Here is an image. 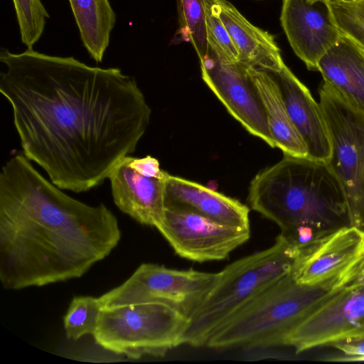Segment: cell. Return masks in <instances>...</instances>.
I'll use <instances>...</instances> for the list:
<instances>
[{
	"label": "cell",
	"instance_id": "29",
	"mask_svg": "<svg viewBox=\"0 0 364 364\" xmlns=\"http://www.w3.org/2000/svg\"><path fill=\"white\" fill-rule=\"evenodd\" d=\"M364 283V258L357 267L354 276L348 284H356Z\"/></svg>",
	"mask_w": 364,
	"mask_h": 364
},
{
	"label": "cell",
	"instance_id": "19",
	"mask_svg": "<svg viewBox=\"0 0 364 364\" xmlns=\"http://www.w3.org/2000/svg\"><path fill=\"white\" fill-rule=\"evenodd\" d=\"M246 70L264 107L276 147L284 154L308 158L307 147L289 115L273 73L247 65Z\"/></svg>",
	"mask_w": 364,
	"mask_h": 364
},
{
	"label": "cell",
	"instance_id": "21",
	"mask_svg": "<svg viewBox=\"0 0 364 364\" xmlns=\"http://www.w3.org/2000/svg\"><path fill=\"white\" fill-rule=\"evenodd\" d=\"M178 35L181 40L190 42L199 60L208 55L207 0H178Z\"/></svg>",
	"mask_w": 364,
	"mask_h": 364
},
{
	"label": "cell",
	"instance_id": "7",
	"mask_svg": "<svg viewBox=\"0 0 364 364\" xmlns=\"http://www.w3.org/2000/svg\"><path fill=\"white\" fill-rule=\"evenodd\" d=\"M318 92L332 143L326 166L343 191L349 225L364 231V114L324 81Z\"/></svg>",
	"mask_w": 364,
	"mask_h": 364
},
{
	"label": "cell",
	"instance_id": "24",
	"mask_svg": "<svg viewBox=\"0 0 364 364\" xmlns=\"http://www.w3.org/2000/svg\"><path fill=\"white\" fill-rule=\"evenodd\" d=\"M330 5L341 33L364 50V0L339 1Z\"/></svg>",
	"mask_w": 364,
	"mask_h": 364
},
{
	"label": "cell",
	"instance_id": "30",
	"mask_svg": "<svg viewBox=\"0 0 364 364\" xmlns=\"http://www.w3.org/2000/svg\"><path fill=\"white\" fill-rule=\"evenodd\" d=\"M328 1L329 3H333V2H336V1H346V0H326Z\"/></svg>",
	"mask_w": 364,
	"mask_h": 364
},
{
	"label": "cell",
	"instance_id": "3",
	"mask_svg": "<svg viewBox=\"0 0 364 364\" xmlns=\"http://www.w3.org/2000/svg\"><path fill=\"white\" fill-rule=\"evenodd\" d=\"M248 203L287 235L306 225L321 234L349 225L343 191L326 164L284 154L252 180Z\"/></svg>",
	"mask_w": 364,
	"mask_h": 364
},
{
	"label": "cell",
	"instance_id": "23",
	"mask_svg": "<svg viewBox=\"0 0 364 364\" xmlns=\"http://www.w3.org/2000/svg\"><path fill=\"white\" fill-rule=\"evenodd\" d=\"M12 1L21 42L27 49H33L43 33L49 14L41 0Z\"/></svg>",
	"mask_w": 364,
	"mask_h": 364
},
{
	"label": "cell",
	"instance_id": "16",
	"mask_svg": "<svg viewBox=\"0 0 364 364\" xmlns=\"http://www.w3.org/2000/svg\"><path fill=\"white\" fill-rule=\"evenodd\" d=\"M165 208L193 213L218 223L250 228V209L239 200L198 183L168 173L164 181Z\"/></svg>",
	"mask_w": 364,
	"mask_h": 364
},
{
	"label": "cell",
	"instance_id": "18",
	"mask_svg": "<svg viewBox=\"0 0 364 364\" xmlns=\"http://www.w3.org/2000/svg\"><path fill=\"white\" fill-rule=\"evenodd\" d=\"M323 81L364 114V53L350 38L341 40L319 60Z\"/></svg>",
	"mask_w": 364,
	"mask_h": 364
},
{
	"label": "cell",
	"instance_id": "4",
	"mask_svg": "<svg viewBox=\"0 0 364 364\" xmlns=\"http://www.w3.org/2000/svg\"><path fill=\"white\" fill-rule=\"evenodd\" d=\"M299 250L282 234L271 247L240 258L221 277L189 318L183 344L205 346L208 339L247 303L292 271Z\"/></svg>",
	"mask_w": 364,
	"mask_h": 364
},
{
	"label": "cell",
	"instance_id": "22",
	"mask_svg": "<svg viewBox=\"0 0 364 364\" xmlns=\"http://www.w3.org/2000/svg\"><path fill=\"white\" fill-rule=\"evenodd\" d=\"M102 309L99 298L90 296L74 297L63 320L67 338L77 341L85 335L93 336Z\"/></svg>",
	"mask_w": 364,
	"mask_h": 364
},
{
	"label": "cell",
	"instance_id": "12",
	"mask_svg": "<svg viewBox=\"0 0 364 364\" xmlns=\"http://www.w3.org/2000/svg\"><path fill=\"white\" fill-rule=\"evenodd\" d=\"M204 82L228 112L251 134L276 147L267 116L246 65L219 58L208 50L201 61Z\"/></svg>",
	"mask_w": 364,
	"mask_h": 364
},
{
	"label": "cell",
	"instance_id": "2",
	"mask_svg": "<svg viewBox=\"0 0 364 364\" xmlns=\"http://www.w3.org/2000/svg\"><path fill=\"white\" fill-rule=\"evenodd\" d=\"M17 154L0 173V281L9 290L77 279L118 245L116 216L76 200Z\"/></svg>",
	"mask_w": 364,
	"mask_h": 364
},
{
	"label": "cell",
	"instance_id": "10",
	"mask_svg": "<svg viewBox=\"0 0 364 364\" xmlns=\"http://www.w3.org/2000/svg\"><path fill=\"white\" fill-rule=\"evenodd\" d=\"M364 335V283L330 293L283 339L296 353Z\"/></svg>",
	"mask_w": 364,
	"mask_h": 364
},
{
	"label": "cell",
	"instance_id": "11",
	"mask_svg": "<svg viewBox=\"0 0 364 364\" xmlns=\"http://www.w3.org/2000/svg\"><path fill=\"white\" fill-rule=\"evenodd\" d=\"M156 229L178 256L197 262L225 259L250 237V228L223 225L193 213L166 208Z\"/></svg>",
	"mask_w": 364,
	"mask_h": 364
},
{
	"label": "cell",
	"instance_id": "25",
	"mask_svg": "<svg viewBox=\"0 0 364 364\" xmlns=\"http://www.w3.org/2000/svg\"><path fill=\"white\" fill-rule=\"evenodd\" d=\"M206 30L208 50L223 60L238 62L237 50L212 0H207Z\"/></svg>",
	"mask_w": 364,
	"mask_h": 364
},
{
	"label": "cell",
	"instance_id": "28",
	"mask_svg": "<svg viewBox=\"0 0 364 364\" xmlns=\"http://www.w3.org/2000/svg\"><path fill=\"white\" fill-rule=\"evenodd\" d=\"M323 360L337 362L364 361V355H350L342 353L338 355L328 356Z\"/></svg>",
	"mask_w": 364,
	"mask_h": 364
},
{
	"label": "cell",
	"instance_id": "15",
	"mask_svg": "<svg viewBox=\"0 0 364 364\" xmlns=\"http://www.w3.org/2000/svg\"><path fill=\"white\" fill-rule=\"evenodd\" d=\"M272 73L289 115L307 147L308 158L326 164L331 156L332 143L320 102L286 65L279 72Z\"/></svg>",
	"mask_w": 364,
	"mask_h": 364
},
{
	"label": "cell",
	"instance_id": "13",
	"mask_svg": "<svg viewBox=\"0 0 364 364\" xmlns=\"http://www.w3.org/2000/svg\"><path fill=\"white\" fill-rule=\"evenodd\" d=\"M281 24L295 54L310 70L342 38L326 0H283Z\"/></svg>",
	"mask_w": 364,
	"mask_h": 364
},
{
	"label": "cell",
	"instance_id": "9",
	"mask_svg": "<svg viewBox=\"0 0 364 364\" xmlns=\"http://www.w3.org/2000/svg\"><path fill=\"white\" fill-rule=\"evenodd\" d=\"M363 258L364 231L345 225L299 249L291 274L300 284L336 290L350 282Z\"/></svg>",
	"mask_w": 364,
	"mask_h": 364
},
{
	"label": "cell",
	"instance_id": "20",
	"mask_svg": "<svg viewBox=\"0 0 364 364\" xmlns=\"http://www.w3.org/2000/svg\"><path fill=\"white\" fill-rule=\"evenodd\" d=\"M68 1L84 47L95 62H102L116 22L109 1Z\"/></svg>",
	"mask_w": 364,
	"mask_h": 364
},
{
	"label": "cell",
	"instance_id": "1",
	"mask_svg": "<svg viewBox=\"0 0 364 364\" xmlns=\"http://www.w3.org/2000/svg\"><path fill=\"white\" fill-rule=\"evenodd\" d=\"M0 61L23 153L59 188L89 191L134 152L151 110L134 77L33 49L2 48Z\"/></svg>",
	"mask_w": 364,
	"mask_h": 364
},
{
	"label": "cell",
	"instance_id": "17",
	"mask_svg": "<svg viewBox=\"0 0 364 364\" xmlns=\"http://www.w3.org/2000/svg\"><path fill=\"white\" fill-rule=\"evenodd\" d=\"M213 6L237 50L238 62L269 72L285 65L274 37L251 23L228 0H212Z\"/></svg>",
	"mask_w": 364,
	"mask_h": 364
},
{
	"label": "cell",
	"instance_id": "5",
	"mask_svg": "<svg viewBox=\"0 0 364 364\" xmlns=\"http://www.w3.org/2000/svg\"><path fill=\"white\" fill-rule=\"evenodd\" d=\"M333 291L300 284L291 272L234 314L205 346L219 349L282 346L285 336Z\"/></svg>",
	"mask_w": 364,
	"mask_h": 364
},
{
	"label": "cell",
	"instance_id": "31",
	"mask_svg": "<svg viewBox=\"0 0 364 364\" xmlns=\"http://www.w3.org/2000/svg\"><path fill=\"white\" fill-rule=\"evenodd\" d=\"M356 46H357V45H356ZM358 48H359L362 50V52L364 53V50H363V49H362V48H360V47H358Z\"/></svg>",
	"mask_w": 364,
	"mask_h": 364
},
{
	"label": "cell",
	"instance_id": "6",
	"mask_svg": "<svg viewBox=\"0 0 364 364\" xmlns=\"http://www.w3.org/2000/svg\"><path fill=\"white\" fill-rule=\"evenodd\" d=\"M189 318L160 302H142L102 308L93 337L112 353L139 359L163 356L183 345Z\"/></svg>",
	"mask_w": 364,
	"mask_h": 364
},
{
	"label": "cell",
	"instance_id": "27",
	"mask_svg": "<svg viewBox=\"0 0 364 364\" xmlns=\"http://www.w3.org/2000/svg\"><path fill=\"white\" fill-rule=\"evenodd\" d=\"M328 346H331L346 355H364V335L338 341Z\"/></svg>",
	"mask_w": 364,
	"mask_h": 364
},
{
	"label": "cell",
	"instance_id": "26",
	"mask_svg": "<svg viewBox=\"0 0 364 364\" xmlns=\"http://www.w3.org/2000/svg\"><path fill=\"white\" fill-rule=\"evenodd\" d=\"M129 161L134 168L148 176L165 179L168 175L161 169L159 161L151 156L137 158L129 155Z\"/></svg>",
	"mask_w": 364,
	"mask_h": 364
},
{
	"label": "cell",
	"instance_id": "14",
	"mask_svg": "<svg viewBox=\"0 0 364 364\" xmlns=\"http://www.w3.org/2000/svg\"><path fill=\"white\" fill-rule=\"evenodd\" d=\"M108 178L114 203L122 212L140 224L156 228L160 225L165 212L166 178L141 173L132 166L129 155L115 165Z\"/></svg>",
	"mask_w": 364,
	"mask_h": 364
},
{
	"label": "cell",
	"instance_id": "8",
	"mask_svg": "<svg viewBox=\"0 0 364 364\" xmlns=\"http://www.w3.org/2000/svg\"><path fill=\"white\" fill-rule=\"evenodd\" d=\"M220 277L221 272L181 270L144 263L124 283L100 296L99 301L102 308L160 302L190 318Z\"/></svg>",
	"mask_w": 364,
	"mask_h": 364
}]
</instances>
